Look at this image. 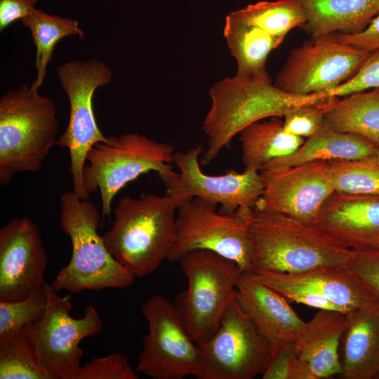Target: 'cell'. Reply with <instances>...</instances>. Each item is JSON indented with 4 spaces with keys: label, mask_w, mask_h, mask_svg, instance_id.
Returning a JSON list of instances; mask_svg holds the SVG:
<instances>
[{
    "label": "cell",
    "mask_w": 379,
    "mask_h": 379,
    "mask_svg": "<svg viewBox=\"0 0 379 379\" xmlns=\"http://www.w3.org/2000/svg\"><path fill=\"white\" fill-rule=\"evenodd\" d=\"M209 95L211 105L202 126L208 138L202 165L212 162L250 124L267 117H284L297 107L333 98L325 91L305 95L287 93L273 84L267 72L225 78L213 84Z\"/></svg>",
    "instance_id": "cell-1"
},
{
    "label": "cell",
    "mask_w": 379,
    "mask_h": 379,
    "mask_svg": "<svg viewBox=\"0 0 379 379\" xmlns=\"http://www.w3.org/2000/svg\"><path fill=\"white\" fill-rule=\"evenodd\" d=\"M248 232L252 272L350 266L355 255L316 225L279 213L253 208Z\"/></svg>",
    "instance_id": "cell-2"
},
{
    "label": "cell",
    "mask_w": 379,
    "mask_h": 379,
    "mask_svg": "<svg viewBox=\"0 0 379 379\" xmlns=\"http://www.w3.org/2000/svg\"><path fill=\"white\" fill-rule=\"evenodd\" d=\"M178 208L175 199L167 193L121 198L113 225L102 236L107 248L135 277L153 272L175 244Z\"/></svg>",
    "instance_id": "cell-3"
},
{
    "label": "cell",
    "mask_w": 379,
    "mask_h": 379,
    "mask_svg": "<svg viewBox=\"0 0 379 379\" xmlns=\"http://www.w3.org/2000/svg\"><path fill=\"white\" fill-rule=\"evenodd\" d=\"M60 205V223L70 239L72 255L51 284L52 288L75 293L131 286L135 276L114 258L98 233L102 214L95 205L73 191L61 196Z\"/></svg>",
    "instance_id": "cell-4"
},
{
    "label": "cell",
    "mask_w": 379,
    "mask_h": 379,
    "mask_svg": "<svg viewBox=\"0 0 379 379\" xmlns=\"http://www.w3.org/2000/svg\"><path fill=\"white\" fill-rule=\"evenodd\" d=\"M59 123L53 100L22 85L0 98V182L18 173L37 172L57 144Z\"/></svg>",
    "instance_id": "cell-5"
},
{
    "label": "cell",
    "mask_w": 379,
    "mask_h": 379,
    "mask_svg": "<svg viewBox=\"0 0 379 379\" xmlns=\"http://www.w3.org/2000/svg\"><path fill=\"white\" fill-rule=\"evenodd\" d=\"M174 153L173 145L137 133L108 137L107 142L95 144L87 153L85 189L89 194L99 190L102 216L109 217L114 197L128 182L151 171L159 178L173 173Z\"/></svg>",
    "instance_id": "cell-6"
},
{
    "label": "cell",
    "mask_w": 379,
    "mask_h": 379,
    "mask_svg": "<svg viewBox=\"0 0 379 379\" xmlns=\"http://www.w3.org/2000/svg\"><path fill=\"white\" fill-rule=\"evenodd\" d=\"M179 262L188 284L174 305L190 335L199 343L218 327L244 271L234 261L205 249L190 251Z\"/></svg>",
    "instance_id": "cell-7"
},
{
    "label": "cell",
    "mask_w": 379,
    "mask_h": 379,
    "mask_svg": "<svg viewBox=\"0 0 379 379\" xmlns=\"http://www.w3.org/2000/svg\"><path fill=\"white\" fill-rule=\"evenodd\" d=\"M57 76L68 97L69 117L67 126L56 145L68 149L73 192L81 199L87 200L90 194L83 181L87 153L95 144L108 141L97 124L93 98L98 88L110 82L112 73L102 61L90 59L60 65Z\"/></svg>",
    "instance_id": "cell-8"
},
{
    "label": "cell",
    "mask_w": 379,
    "mask_h": 379,
    "mask_svg": "<svg viewBox=\"0 0 379 379\" xmlns=\"http://www.w3.org/2000/svg\"><path fill=\"white\" fill-rule=\"evenodd\" d=\"M148 324L135 371L153 379H204L202 352L191 338L174 303L156 295L141 307Z\"/></svg>",
    "instance_id": "cell-9"
},
{
    "label": "cell",
    "mask_w": 379,
    "mask_h": 379,
    "mask_svg": "<svg viewBox=\"0 0 379 379\" xmlns=\"http://www.w3.org/2000/svg\"><path fill=\"white\" fill-rule=\"evenodd\" d=\"M217 205L195 197L181 205L176 215V238L167 260L179 261L199 249L215 252L252 272L248 225L253 208L231 214L217 211Z\"/></svg>",
    "instance_id": "cell-10"
},
{
    "label": "cell",
    "mask_w": 379,
    "mask_h": 379,
    "mask_svg": "<svg viewBox=\"0 0 379 379\" xmlns=\"http://www.w3.org/2000/svg\"><path fill=\"white\" fill-rule=\"evenodd\" d=\"M45 286L46 310L39 321L29 326L30 338L51 379H75L84 354L79 343L86 337L98 335L103 323L91 304L86 307L83 317H72L69 299L60 297L51 284Z\"/></svg>",
    "instance_id": "cell-11"
},
{
    "label": "cell",
    "mask_w": 379,
    "mask_h": 379,
    "mask_svg": "<svg viewBox=\"0 0 379 379\" xmlns=\"http://www.w3.org/2000/svg\"><path fill=\"white\" fill-rule=\"evenodd\" d=\"M197 345L204 358V379H252L262 374L274 345L260 333L235 296L215 331Z\"/></svg>",
    "instance_id": "cell-12"
},
{
    "label": "cell",
    "mask_w": 379,
    "mask_h": 379,
    "mask_svg": "<svg viewBox=\"0 0 379 379\" xmlns=\"http://www.w3.org/2000/svg\"><path fill=\"white\" fill-rule=\"evenodd\" d=\"M371 53L340 41L336 34L312 38L292 50L274 84L295 95L326 91L354 75Z\"/></svg>",
    "instance_id": "cell-13"
},
{
    "label": "cell",
    "mask_w": 379,
    "mask_h": 379,
    "mask_svg": "<svg viewBox=\"0 0 379 379\" xmlns=\"http://www.w3.org/2000/svg\"><path fill=\"white\" fill-rule=\"evenodd\" d=\"M204 149L197 145L185 152L173 154V162L179 169L161 180L166 193L173 197L178 208L198 197L220 206L219 212L231 214L241 207L254 208L262 194L264 182L260 172L229 171L223 175L204 173L199 158Z\"/></svg>",
    "instance_id": "cell-14"
},
{
    "label": "cell",
    "mask_w": 379,
    "mask_h": 379,
    "mask_svg": "<svg viewBox=\"0 0 379 379\" xmlns=\"http://www.w3.org/2000/svg\"><path fill=\"white\" fill-rule=\"evenodd\" d=\"M326 164L327 161H316L274 172H260L264 190L254 208L315 225L322 206L335 192Z\"/></svg>",
    "instance_id": "cell-15"
},
{
    "label": "cell",
    "mask_w": 379,
    "mask_h": 379,
    "mask_svg": "<svg viewBox=\"0 0 379 379\" xmlns=\"http://www.w3.org/2000/svg\"><path fill=\"white\" fill-rule=\"evenodd\" d=\"M48 254L39 228L29 217L8 221L0 230V300L25 299L46 283Z\"/></svg>",
    "instance_id": "cell-16"
},
{
    "label": "cell",
    "mask_w": 379,
    "mask_h": 379,
    "mask_svg": "<svg viewBox=\"0 0 379 379\" xmlns=\"http://www.w3.org/2000/svg\"><path fill=\"white\" fill-rule=\"evenodd\" d=\"M315 225L354 252L379 251V195L335 192Z\"/></svg>",
    "instance_id": "cell-17"
},
{
    "label": "cell",
    "mask_w": 379,
    "mask_h": 379,
    "mask_svg": "<svg viewBox=\"0 0 379 379\" xmlns=\"http://www.w3.org/2000/svg\"><path fill=\"white\" fill-rule=\"evenodd\" d=\"M235 297L260 333L273 345L294 342L305 326L280 293L244 272L236 286Z\"/></svg>",
    "instance_id": "cell-18"
},
{
    "label": "cell",
    "mask_w": 379,
    "mask_h": 379,
    "mask_svg": "<svg viewBox=\"0 0 379 379\" xmlns=\"http://www.w3.org/2000/svg\"><path fill=\"white\" fill-rule=\"evenodd\" d=\"M339 349L346 379H379V300L347 314Z\"/></svg>",
    "instance_id": "cell-19"
},
{
    "label": "cell",
    "mask_w": 379,
    "mask_h": 379,
    "mask_svg": "<svg viewBox=\"0 0 379 379\" xmlns=\"http://www.w3.org/2000/svg\"><path fill=\"white\" fill-rule=\"evenodd\" d=\"M347 324L346 314L319 310L294 341L298 357L308 363L318 379L340 375L339 349Z\"/></svg>",
    "instance_id": "cell-20"
},
{
    "label": "cell",
    "mask_w": 379,
    "mask_h": 379,
    "mask_svg": "<svg viewBox=\"0 0 379 379\" xmlns=\"http://www.w3.org/2000/svg\"><path fill=\"white\" fill-rule=\"evenodd\" d=\"M302 8L304 26L312 38L354 34L379 15V0H296Z\"/></svg>",
    "instance_id": "cell-21"
},
{
    "label": "cell",
    "mask_w": 379,
    "mask_h": 379,
    "mask_svg": "<svg viewBox=\"0 0 379 379\" xmlns=\"http://www.w3.org/2000/svg\"><path fill=\"white\" fill-rule=\"evenodd\" d=\"M378 147L357 134L337 131L326 123L293 152L270 163L260 172H274L299 164L354 160L375 156Z\"/></svg>",
    "instance_id": "cell-22"
},
{
    "label": "cell",
    "mask_w": 379,
    "mask_h": 379,
    "mask_svg": "<svg viewBox=\"0 0 379 379\" xmlns=\"http://www.w3.org/2000/svg\"><path fill=\"white\" fill-rule=\"evenodd\" d=\"M291 274L299 281L314 288L340 312L346 314L378 300L373 291L350 266H321L306 272Z\"/></svg>",
    "instance_id": "cell-23"
},
{
    "label": "cell",
    "mask_w": 379,
    "mask_h": 379,
    "mask_svg": "<svg viewBox=\"0 0 379 379\" xmlns=\"http://www.w3.org/2000/svg\"><path fill=\"white\" fill-rule=\"evenodd\" d=\"M244 171H263L272 161L296 150L303 138L286 132L283 122L272 119L257 121L240 133Z\"/></svg>",
    "instance_id": "cell-24"
},
{
    "label": "cell",
    "mask_w": 379,
    "mask_h": 379,
    "mask_svg": "<svg viewBox=\"0 0 379 379\" xmlns=\"http://www.w3.org/2000/svg\"><path fill=\"white\" fill-rule=\"evenodd\" d=\"M326 124L343 133L360 135L379 147V88L326 103Z\"/></svg>",
    "instance_id": "cell-25"
},
{
    "label": "cell",
    "mask_w": 379,
    "mask_h": 379,
    "mask_svg": "<svg viewBox=\"0 0 379 379\" xmlns=\"http://www.w3.org/2000/svg\"><path fill=\"white\" fill-rule=\"evenodd\" d=\"M224 36L237 64V76H260L266 72L270 52L284 39L272 36L260 29L242 22L230 14L225 19Z\"/></svg>",
    "instance_id": "cell-26"
},
{
    "label": "cell",
    "mask_w": 379,
    "mask_h": 379,
    "mask_svg": "<svg viewBox=\"0 0 379 379\" xmlns=\"http://www.w3.org/2000/svg\"><path fill=\"white\" fill-rule=\"evenodd\" d=\"M22 22L30 30L36 47L34 65L37 74L31 86L38 90L44 83L46 67L52 58L55 44L69 35L83 39L84 33L79 27L77 20L50 15L38 9L23 18Z\"/></svg>",
    "instance_id": "cell-27"
},
{
    "label": "cell",
    "mask_w": 379,
    "mask_h": 379,
    "mask_svg": "<svg viewBox=\"0 0 379 379\" xmlns=\"http://www.w3.org/2000/svg\"><path fill=\"white\" fill-rule=\"evenodd\" d=\"M230 14L242 22L282 39L291 29L306 22L305 12L296 0L258 1Z\"/></svg>",
    "instance_id": "cell-28"
},
{
    "label": "cell",
    "mask_w": 379,
    "mask_h": 379,
    "mask_svg": "<svg viewBox=\"0 0 379 379\" xmlns=\"http://www.w3.org/2000/svg\"><path fill=\"white\" fill-rule=\"evenodd\" d=\"M29 326L0 340V379H51L39 359Z\"/></svg>",
    "instance_id": "cell-29"
},
{
    "label": "cell",
    "mask_w": 379,
    "mask_h": 379,
    "mask_svg": "<svg viewBox=\"0 0 379 379\" xmlns=\"http://www.w3.org/2000/svg\"><path fill=\"white\" fill-rule=\"evenodd\" d=\"M326 167L335 192L379 195V163L375 155L327 161Z\"/></svg>",
    "instance_id": "cell-30"
},
{
    "label": "cell",
    "mask_w": 379,
    "mask_h": 379,
    "mask_svg": "<svg viewBox=\"0 0 379 379\" xmlns=\"http://www.w3.org/2000/svg\"><path fill=\"white\" fill-rule=\"evenodd\" d=\"M45 284L25 299L13 302L0 300V340L43 317L48 304Z\"/></svg>",
    "instance_id": "cell-31"
},
{
    "label": "cell",
    "mask_w": 379,
    "mask_h": 379,
    "mask_svg": "<svg viewBox=\"0 0 379 379\" xmlns=\"http://www.w3.org/2000/svg\"><path fill=\"white\" fill-rule=\"evenodd\" d=\"M263 379H318L310 366L298 355L294 342L274 345Z\"/></svg>",
    "instance_id": "cell-32"
},
{
    "label": "cell",
    "mask_w": 379,
    "mask_h": 379,
    "mask_svg": "<svg viewBox=\"0 0 379 379\" xmlns=\"http://www.w3.org/2000/svg\"><path fill=\"white\" fill-rule=\"evenodd\" d=\"M127 355L113 352L95 357L79 368L75 379H138Z\"/></svg>",
    "instance_id": "cell-33"
},
{
    "label": "cell",
    "mask_w": 379,
    "mask_h": 379,
    "mask_svg": "<svg viewBox=\"0 0 379 379\" xmlns=\"http://www.w3.org/2000/svg\"><path fill=\"white\" fill-rule=\"evenodd\" d=\"M328 100L319 103L301 105L289 111L284 117V130L303 138L313 135L326 123V103Z\"/></svg>",
    "instance_id": "cell-34"
},
{
    "label": "cell",
    "mask_w": 379,
    "mask_h": 379,
    "mask_svg": "<svg viewBox=\"0 0 379 379\" xmlns=\"http://www.w3.org/2000/svg\"><path fill=\"white\" fill-rule=\"evenodd\" d=\"M378 88H379V49L370 53L350 79L326 92L330 97L341 98Z\"/></svg>",
    "instance_id": "cell-35"
},
{
    "label": "cell",
    "mask_w": 379,
    "mask_h": 379,
    "mask_svg": "<svg viewBox=\"0 0 379 379\" xmlns=\"http://www.w3.org/2000/svg\"><path fill=\"white\" fill-rule=\"evenodd\" d=\"M350 267L379 300V251L355 252Z\"/></svg>",
    "instance_id": "cell-36"
},
{
    "label": "cell",
    "mask_w": 379,
    "mask_h": 379,
    "mask_svg": "<svg viewBox=\"0 0 379 379\" xmlns=\"http://www.w3.org/2000/svg\"><path fill=\"white\" fill-rule=\"evenodd\" d=\"M37 0H0V30L13 22L27 17L35 8Z\"/></svg>",
    "instance_id": "cell-37"
},
{
    "label": "cell",
    "mask_w": 379,
    "mask_h": 379,
    "mask_svg": "<svg viewBox=\"0 0 379 379\" xmlns=\"http://www.w3.org/2000/svg\"><path fill=\"white\" fill-rule=\"evenodd\" d=\"M337 36L345 44L369 52L379 49V15L363 31L354 34H338Z\"/></svg>",
    "instance_id": "cell-38"
},
{
    "label": "cell",
    "mask_w": 379,
    "mask_h": 379,
    "mask_svg": "<svg viewBox=\"0 0 379 379\" xmlns=\"http://www.w3.org/2000/svg\"><path fill=\"white\" fill-rule=\"evenodd\" d=\"M375 157L379 163V147H378V150H377V152L375 154Z\"/></svg>",
    "instance_id": "cell-39"
}]
</instances>
